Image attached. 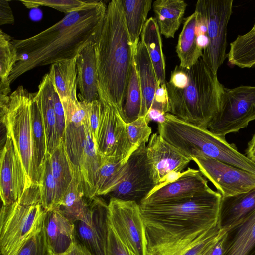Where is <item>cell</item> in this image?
<instances>
[{
    "label": "cell",
    "mask_w": 255,
    "mask_h": 255,
    "mask_svg": "<svg viewBox=\"0 0 255 255\" xmlns=\"http://www.w3.org/2000/svg\"><path fill=\"white\" fill-rule=\"evenodd\" d=\"M108 224L132 255H147V240L140 205L110 198Z\"/></svg>",
    "instance_id": "10"
},
{
    "label": "cell",
    "mask_w": 255,
    "mask_h": 255,
    "mask_svg": "<svg viewBox=\"0 0 255 255\" xmlns=\"http://www.w3.org/2000/svg\"><path fill=\"white\" fill-rule=\"evenodd\" d=\"M255 120V86L223 88L218 113L207 128L213 133L224 137L238 132Z\"/></svg>",
    "instance_id": "8"
},
{
    "label": "cell",
    "mask_w": 255,
    "mask_h": 255,
    "mask_svg": "<svg viewBox=\"0 0 255 255\" xmlns=\"http://www.w3.org/2000/svg\"><path fill=\"white\" fill-rule=\"evenodd\" d=\"M67 255H93L89 250L76 240L67 251Z\"/></svg>",
    "instance_id": "49"
},
{
    "label": "cell",
    "mask_w": 255,
    "mask_h": 255,
    "mask_svg": "<svg viewBox=\"0 0 255 255\" xmlns=\"http://www.w3.org/2000/svg\"><path fill=\"white\" fill-rule=\"evenodd\" d=\"M51 255H67V252H66L65 253L59 254H55V255L51 254Z\"/></svg>",
    "instance_id": "52"
},
{
    "label": "cell",
    "mask_w": 255,
    "mask_h": 255,
    "mask_svg": "<svg viewBox=\"0 0 255 255\" xmlns=\"http://www.w3.org/2000/svg\"><path fill=\"white\" fill-rule=\"evenodd\" d=\"M197 17V13L195 11L185 19L179 36L176 52L180 60L179 66L182 68H190L203 55V50L198 47L196 42Z\"/></svg>",
    "instance_id": "27"
},
{
    "label": "cell",
    "mask_w": 255,
    "mask_h": 255,
    "mask_svg": "<svg viewBox=\"0 0 255 255\" xmlns=\"http://www.w3.org/2000/svg\"><path fill=\"white\" fill-rule=\"evenodd\" d=\"M156 186L144 143L129 156L122 180L108 195L110 198L135 201L140 204Z\"/></svg>",
    "instance_id": "11"
},
{
    "label": "cell",
    "mask_w": 255,
    "mask_h": 255,
    "mask_svg": "<svg viewBox=\"0 0 255 255\" xmlns=\"http://www.w3.org/2000/svg\"><path fill=\"white\" fill-rule=\"evenodd\" d=\"M245 152V155L255 163V132L248 142L247 148Z\"/></svg>",
    "instance_id": "50"
},
{
    "label": "cell",
    "mask_w": 255,
    "mask_h": 255,
    "mask_svg": "<svg viewBox=\"0 0 255 255\" xmlns=\"http://www.w3.org/2000/svg\"><path fill=\"white\" fill-rule=\"evenodd\" d=\"M210 187L199 170L188 168L176 180L155 188L139 205L157 204L191 198Z\"/></svg>",
    "instance_id": "16"
},
{
    "label": "cell",
    "mask_w": 255,
    "mask_h": 255,
    "mask_svg": "<svg viewBox=\"0 0 255 255\" xmlns=\"http://www.w3.org/2000/svg\"><path fill=\"white\" fill-rule=\"evenodd\" d=\"M50 155L53 175L56 183V208L60 204L62 197L70 185L75 171L67 154L64 139Z\"/></svg>",
    "instance_id": "30"
},
{
    "label": "cell",
    "mask_w": 255,
    "mask_h": 255,
    "mask_svg": "<svg viewBox=\"0 0 255 255\" xmlns=\"http://www.w3.org/2000/svg\"><path fill=\"white\" fill-rule=\"evenodd\" d=\"M192 160L222 197L247 192L255 188L254 174L203 155L196 156Z\"/></svg>",
    "instance_id": "13"
},
{
    "label": "cell",
    "mask_w": 255,
    "mask_h": 255,
    "mask_svg": "<svg viewBox=\"0 0 255 255\" xmlns=\"http://www.w3.org/2000/svg\"><path fill=\"white\" fill-rule=\"evenodd\" d=\"M75 240L93 255H107L108 204L95 197L85 218L74 223Z\"/></svg>",
    "instance_id": "14"
},
{
    "label": "cell",
    "mask_w": 255,
    "mask_h": 255,
    "mask_svg": "<svg viewBox=\"0 0 255 255\" xmlns=\"http://www.w3.org/2000/svg\"><path fill=\"white\" fill-rule=\"evenodd\" d=\"M134 59L142 95L140 117H147L152 108L156 90L160 85L147 48L141 41L134 52Z\"/></svg>",
    "instance_id": "23"
},
{
    "label": "cell",
    "mask_w": 255,
    "mask_h": 255,
    "mask_svg": "<svg viewBox=\"0 0 255 255\" xmlns=\"http://www.w3.org/2000/svg\"><path fill=\"white\" fill-rule=\"evenodd\" d=\"M46 212L41 203L29 204L20 198L9 205H2L0 214L1 255H12L40 233Z\"/></svg>",
    "instance_id": "7"
},
{
    "label": "cell",
    "mask_w": 255,
    "mask_h": 255,
    "mask_svg": "<svg viewBox=\"0 0 255 255\" xmlns=\"http://www.w3.org/2000/svg\"><path fill=\"white\" fill-rule=\"evenodd\" d=\"M228 62L241 68L255 66V21L247 33L238 35L230 44Z\"/></svg>",
    "instance_id": "32"
},
{
    "label": "cell",
    "mask_w": 255,
    "mask_h": 255,
    "mask_svg": "<svg viewBox=\"0 0 255 255\" xmlns=\"http://www.w3.org/2000/svg\"><path fill=\"white\" fill-rule=\"evenodd\" d=\"M107 6L101 0L90 1L84 7L72 11L58 22L30 37L12 39L18 61L8 80L11 84L24 73L39 66L77 56L88 44L96 43Z\"/></svg>",
    "instance_id": "1"
},
{
    "label": "cell",
    "mask_w": 255,
    "mask_h": 255,
    "mask_svg": "<svg viewBox=\"0 0 255 255\" xmlns=\"http://www.w3.org/2000/svg\"><path fill=\"white\" fill-rule=\"evenodd\" d=\"M31 124L36 159L41 173V165L47 154L46 137L41 115L34 99L31 105Z\"/></svg>",
    "instance_id": "38"
},
{
    "label": "cell",
    "mask_w": 255,
    "mask_h": 255,
    "mask_svg": "<svg viewBox=\"0 0 255 255\" xmlns=\"http://www.w3.org/2000/svg\"><path fill=\"white\" fill-rule=\"evenodd\" d=\"M95 45L94 42L88 44L77 55V81L80 101H100Z\"/></svg>",
    "instance_id": "21"
},
{
    "label": "cell",
    "mask_w": 255,
    "mask_h": 255,
    "mask_svg": "<svg viewBox=\"0 0 255 255\" xmlns=\"http://www.w3.org/2000/svg\"><path fill=\"white\" fill-rule=\"evenodd\" d=\"M188 79L186 69L177 65L171 72L170 80L167 83L175 88L182 89L186 86Z\"/></svg>",
    "instance_id": "46"
},
{
    "label": "cell",
    "mask_w": 255,
    "mask_h": 255,
    "mask_svg": "<svg viewBox=\"0 0 255 255\" xmlns=\"http://www.w3.org/2000/svg\"><path fill=\"white\" fill-rule=\"evenodd\" d=\"M0 195L3 205L17 201L27 188L26 179L19 156L6 134L0 152Z\"/></svg>",
    "instance_id": "15"
},
{
    "label": "cell",
    "mask_w": 255,
    "mask_h": 255,
    "mask_svg": "<svg viewBox=\"0 0 255 255\" xmlns=\"http://www.w3.org/2000/svg\"><path fill=\"white\" fill-rule=\"evenodd\" d=\"M142 107V95L134 59L123 109L125 122L131 123L140 117Z\"/></svg>",
    "instance_id": "36"
},
{
    "label": "cell",
    "mask_w": 255,
    "mask_h": 255,
    "mask_svg": "<svg viewBox=\"0 0 255 255\" xmlns=\"http://www.w3.org/2000/svg\"><path fill=\"white\" fill-rule=\"evenodd\" d=\"M255 211V188L245 193L222 197L218 224L227 231Z\"/></svg>",
    "instance_id": "22"
},
{
    "label": "cell",
    "mask_w": 255,
    "mask_h": 255,
    "mask_svg": "<svg viewBox=\"0 0 255 255\" xmlns=\"http://www.w3.org/2000/svg\"><path fill=\"white\" fill-rule=\"evenodd\" d=\"M54 89L49 73L42 77L34 100L40 110L45 132L47 154L50 155L60 143L54 108Z\"/></svg>",
    "instance_id": "20"
},
{
    "label": "cell",
    "mask_w": 255,
    "mask_h": 255,
    "mask_svg": "<svg viewBox=\"0 0 255 255\" xmlns=\"http://www.w3.org/2000/svg\"><path fill=\"white\" fill-rule=\"evenodd\" d=\"M141 39L147 48L160 85L166 84L165 61L159 28L156 19L150 17L143 28Z\"/></svg>",
    "instance_id": "29"
},
{
    "label": "cell",
    "mask_w": 255,
    "mask_h": 255,
    "mask_svg": "<svg viewBox=\"0 0 255 255\" xmlns=\"http://www.w3.org/2000/svg\"><path fill=\"white\" fill-rule=\"evenodd\" d=\"M146 155L157 186L163 183L170 174L182 172L192 161L157 133L149 139Z\"/></svg>",
    "instance_id": "17"
},
{
    "label": "cell",
    "mask_w": 255,
    "mask_h": 255,
    "mask_svg": "<svg viewBox=\"0 0 255 255\" xmlns=\"http://www.w3.org/2000/svg\"><path fill=\"white\" fill-rule=\"evenodd\" d=\"M169 103L166 83L161 84L155 92L154 102L152 109L159 111L162 114L168 113Z\"/></svg>",
    "instance_id": "45"
},
{
    "label": "cell",
    "mask_w": 255,
    "mask_h": 255,
    "mask_svg": "<svg viewBox=\"0 0 255 255\" xmlns=\"http://www.w3.org/2000/svg\"><path fill=\"white\" fill-rule=\"evenodd\" d=\"M128 159L120 161L101 158L96 184V196L107 195L122 180Z\"/></svg>",
    "instance_id": "35"
},
{
    "label": "cell",
    "mask_w": 255,
    "mask_h": 255,
    "mask_svg": "<svg viewBox=\"0 0 255 255\" xmlns=\"http://www.w3.org/2000/svg\"><path fill=\"white\" fill-rule=\"evenodd\" d=\"M218 224L203 234L157 252L152 255H202L221 233Z\"/></svg>",
    "instance_id": "33"
},
{
    "label": "cell",
    "mask_w": 255,
    "mask_h": 255,
    "mask_svg": "<svg viewBox=\"0 0 255 255\" xmlns=\"http://www.w3.org/2000/svg\"><path fill=\"white\" fill-rule=\"evenodd\" d=\"M127 29L136 51L151 9V0H121Z\"/></svg>",
    "instance_id": "31"
},
{
    "label": "cell",
    "mask_w": 255,
    "mask_h": 255,
    "mask_svg": "<svg viewBox=\"0 0 255 255\" xmlns=\"http://www.w3.org/2000/svg\"><path fill=\"white\" fill-rule=\"evenodd\" d=\"M188 82L182 89L166 83L168 113L195 126L207 128L218 113L224 86L201 58L186 68Z\"/></svg>",
    "instance_id": "4"
},
{
    "label": "cell",
    "mask_w": 255,
    "mask_h": 255,
    "mask_svg": "<svg viewBox=\"0 0 255 255\" xmlns=\"http://www.w3.org/2000/svg\"><path fill=\"white\" fill-rule=\"evenodd\" d=\"M223 255H255V211L226 231Z\"/></svg>",
    "instance_id": "24"
},
{
    "label": "cell",
    "mask_w": 255,
    "mask_h": 255,
    "mask_svg": "<svg viewBox=\"0 0 255 255\" xmlns=\"http://www.w3.org/2000/svg\"><path fill=\"white\" fill-rule=\"evenodd\" d=\"M11 255H51L43 230L26 241Z\"/></svg>",
    "instance_id": "41"
},
{
    "label": "cell",
    "mask_w": 255,
    "mask_h": 255,
    "mask_svg": "<svg viewBox=\"0 0 255 255\" xmlns=\"http://www.w3.org/2000/svg\"><path fill=\"white\" fill-rule=\"evenodd\" d=\"M107 255H132L109 226Z\"/></svg>",
    "instance_id": "43"
},
{
    "label": "cell",
    "mask_w": 255,
    "mask_h": 255,
    "mask_svg": "<svg viewBox=\"0 0 255 255\" xmlns=\"http://www.w3.org/2000/svg\"><path fill=\"white\" fill-rule=\"evenodd\" d=\"M96 146L102 159L115 161L128 159L136 150L129 141L126 123L120 114L109 105L102 104Z\"/></svg>",
    "instance_id": "12"
},
{
    "label": "cell",
    "mask_w": 255,
    "mask_h": 255,
    "mask_svg": "<svg viewBox=\"0 0 255 255\" xmlns=\"http://www.w3.org/2000/svg\"><path fill=\"white\" fill-rule=\"evenodd\" d=\"M226 231H221L215 242L202 255H223Z\"/></svg>",
    "instance_id": "48"
},
{
    "label": "cell",
    "mask_w": 255,
    "mask_h": 255,
    "mask_svg": "<svg viewBox=\"0 0 255 255\" xmlns=\"http://www.w3.org/2000/svg\"><path fill=\"white\" fill-rule=\"evenodd\" d=\"M20 1L27 8L45 6L66 14L84 7L90 2L77 0H35Z\"/></svg>",
    "instance_id": "40"
},
{
    "label": "cell",
    "mask_w": 255,
    "mask_h": 255,
    "mask_svg": "<svg viewBox=\"0 0 255 255\" xmlns=\"http://www.w3.org/2000/svg\"><path fill=\"white\" fill-rule=\"evenodd\" d=\"M41 205L46 211L56 208V183L53 175L50 155L46 154L41 167L39 182Z\"/></svg>",
    "instance_id": "37"
},
{
    "label": "cell",
    "mask_w": 255,
    "mask_h": 255,
    "mask_svg": "<svg viewBox=\"0 0 255 255\" xmlns=\"http://www.w3.org/2000/svg\"><path fill=\"white\" fill-rule=\"evenodd\" d=\"M233 0H198L195 10L204 17L209 43L201 58L214 73L227 57V29L232 14Z\"/></svg>",
    "instance_id": "9"
},
{
    "label": "cell",
    "mask_w": 255,
    "mask_h": 255,
    "mask_svg": "<svg viewBox=\"0 0 255 255\" xmlns=\"http://www.w3.org/2000/svg\"><path fill=\"white\" fill-rule=\"evenodd\" d=\"M13 38L0 30V96H9L11 91L8 80L18 60V52L12 43Z\"/></svg>",
    "instance_id": "34"
},
{
    "label": "cell",
    "mask_w": 255,
    "mask_h": 255,
    "mask_svg": "<svg viewBox=\"0 0 255 255\" xmlns=\"http://www.w3.org/2000/svg\"><path fill=\"white\" fill-rule=\"evenodd\" d=\"M54 108L55 114L57 132L60 141L64 139L66 119L64 110L60 98L54 91L53 93Z\"/></svg>",
    "instance_id": "44"
},
{
    "label": "cell",
    "mask_w": 255,
    "mask_h": 255,
    "mask_svg": "<svg viewBox=\"0 0 255 255\" xmlns=\"http://www.w3.org/2000/svg\"><path fill=\"white\" fill-rule=\"evenodd\" d=\"M95 49L100 101L113 107L122 118L135 50L121 0H112L108 4Z\"/></svg>",
    "instance_id": "3"
},
{
    "label": "cell",
    "mask_w": 255,
    "mask_h": 255,
    "mask_svg": "<svg viewBox=\"0 0 255 255\" xmlns=\"http://www.w3.org/2000/svg\"><path fill=\"white\" fill-rule=\"evenodd\" d=\"M85 137L78 163L74 169L78 176L85 196L93 199L96 197V184L101 164L99 154L90 130L87 117L84 123Z\"/></svg>",
    "instance_id": "18"
},
{
    "label": "cell",
    "mask_w": 255,
    "mask_h": 255,
    "mask_svg": "<svg viewBox=\"0 0 255 255\" xmlns=\"http://www.w3.org/2000/svg\"><path fill=\"white\" fill-rule=\"evenodd\" d=\"M197 46L202 50L205 49L209 43L208 37L207 35H200L196 37Z\"/></svg>",
    "instance_id": "51"
},
{
    "label": "cell",
    "mask_w": 255,
    "mask_h": 255,
    "mask_svg": "<svg viewBox=\"0 0 255 255\" xmlns=\"http://www.w3.org/2000/svg\"><path fill=\"white\" fill-rule=\"evenodd\" d=\"M222 195L210 188L175 202L139 205L147 255L203 234L218 224Z\"/></svg>",
    "instance_id": "2"
},
{
    "label": "cell",
    "mask_w": 255,
    "mask_h": 255,
    "mask_svg": "<svg viewBox=\"0 0 255 255\" xmlns=\"http://www.w3.org/2000/svg\"><path fill=\"white\" fill-rule=\"evenodd\" d=\"M34 94L19 86L9 96H0L1 122L21 161L27 188L39 185L41 174L36 159L31 124Z\"/></svg>",
    "instance_id": "5"
},
{
    "label": "cell",
    "mask_w": 255,
    "mask_h": 255,
    "mask_svg": "<svg viewBox=\"0 0 255 255\" xmlns=\"http://www.w3.org/2000/svg\"><path fill=\"white\" fill-rule=\"evenodd\" d=\"M129 141L134 150L149 141L151 128L148 126L146 117H139L134 121L126 124Z\"/></svg>",
    "instance_id": "39"
},
{
    "label": "cell",
    "mask_w": 255,
    "mask_h": 255,
    "mask_svg": "<svg viewBox=\"0 0 255 255\" xmlns=\"http://www.w3.org/2000/svg\"><path fill=\"white\" fill-rule=\"evenodd\" d=\"M85 103L88 123L96 143L102 115V104L99 100Z\"/></svg>",
    "instance_id": "42"
},
{
    "label": "cell",
    "mask_w": 255,
    "mask_h": 255,
    "mask_svg": "<svg viewBox=\"0 0 255 255\" xmlns=\"http://www.w3.org/2000/svg\"><path fill=\"white\" fill-rule=\"evenodd\" d=\"M14 17L8 1L0 0V25L13 24Z\"/></svg>",
    "instance_id": "47"
},
{
    "label": "cell",
    "mask_w": 255,
    "mask_h": 255,
    "mask_svg": "<svg viewBox=\"0 0 255 255\" xmlns=\"http://www.w3.org/2000/svg\"><path fill=\"white\" fill-rule=\"evenodd\" d=\"M187 4L183 0H157L153 8L161 34L174 38L179 29Z\"/></svg>",
    "instance_id": "26"
},
{
    "label": "cell",
    "mask_w": 255,
    "mask_h": 255,
    "mask_svg": "<svg viewBox=\"0 0 255 255\" xmlns=\"http://www.w3.org/2000/svg\"><path fill=\"white\" fill-rule=\"evenodd\" d=\"M42 230L53 255L66 252L75 240L74 223L56 209L46 212Z\"/></svg>",
    "instance_id": "19"
},
{
    "label": "cell",
    "mask_w": 255,
    "mask_h": 255,
    "mask_svg": "<svg viewBox=\"0 0 255 255\" xmlns=\"http://www.w3.org/2000/svg\"><path fill=\"white\" fill-rule=\"evenodd\" d=\"M93 199H89L85 196L79 178L75 173L60 205L55 209L74 223L85 218Z\"/></svg>",
    "instance_id": "28"
},
{
    "label": "cell",
    "mask_w": 255,
    "mask_h": 255,
    "mask_svg": "<svg viewBox=\"0 0 255 255\" xmlns=\"http://www.w3.org/2000/svg\"><path fill=\"white\" fill-rule=\"evenodd\" d=\"M173 145L192 159L203 155L233 165L255 175V163L240 152L234 144L225 137L211 132L208 128L182 122L172 136Z\"/></svg>",
    "instance_id": "6"
},
{
    "label": "cell",
    "mask_w": 255,
    "mask_h": 255,
    "mask_svg": "<svg viewBox=\"0 0 255 255\" xmlns=\"http://www.w3.org/2000/svg\"><path fill=\"white\" fill-rule=\"evenodd\" d=\"M77 57V56L52 64L48 73L54 91L62 103L70 100H78Z\"/></svg>",
    "instance_id": "25"
}]
</instances>
